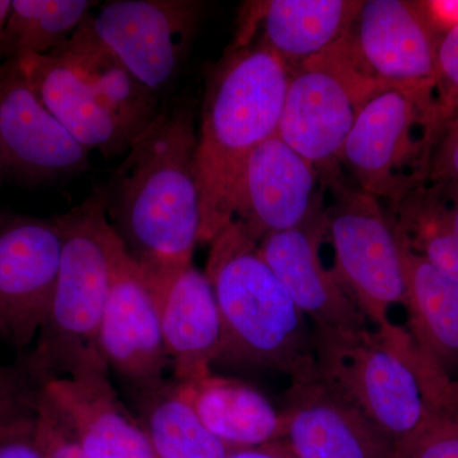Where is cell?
<instances>
[{
	"instance_id": "1",
	"label": "cell",
	"mask_w": 458,
	"mask_h": 458,
	"mask_svg": "<svg viewBox=\"0 0 458 458\" xmlns=\"http://www.w3.org/2000/svg\"><path fill=\"white\" fill-rule=\"evenodd\" d=\"M194 106L170 102L99 186L108 222L158 294L192 265L201 229Z\"/></svg>"
},
{
	"instance_id": "2",
	"label": "cell",
	"mask_w": 458,
	"mask_h": 458,
	"mask_svg": "<svg viewBox=\"0 0 458 458\" xmlns=\"http://www.w3.org/2000/svg\"><path fill=\"white\" fill-rule=\"evenodd\" d=\"M289 69L258 40L234 44L208 75L198 131L199 243L231 225L238 176L252 152L278 132Z\"/></svg>"
},
{
	"instance_id": "3",
	"label": "cell",
	"mask_w": 458,
	"mask_h": 458,
	"mask_svg": "<svg viewBox=\"0 0 458 458\" xmlns=\"http://www.w3.org/2000/svg\"><path fill=\"white\" fill-rule=\"evenodd\" d=\"M319 381L363 412L394 445L456 393L458 382L409 331H313Z\"/></svg>"
},
{
	"instance_id": "4",
	"label": "cell",
	"mask_w": 458,
	"mask_h": 458,
	"mask_svg": "<svg viewBox=\"0 0 458 458\" xmlns=\"http://www.w3.org/2000/svg\"><path fill=\"white\" fill-rule=\"evenodd\" d=\"M207 274L225 330L219 360L267 367L292 384L319 381L313 331L259 252L231 223L210 243Z\"/></svg>"
},
{
	"instance_id": "5",
	"label": "cell",
	"mask_w": 458,
	"mask_h": 458,
	"mask_svg": "<svg viewBox=\"0 0 458 458\" xmlns=\"http://www.w3.org/2000/svg\"><path fill=\"white\" fill-rule=\"evenodd\" d=\"M59 216L64 242L49 315L35 349L20 364L38 385L80 370H110L98 336L122 242L99 188Z\"/></svg>"
},
{
	"instance_id": "6",
	"label": "cell",
	"mask_w": 458,
	"mask_h": 458,
	"mask_svg": "<svg viewBox=\"0 0 458 458\" xmlns=\"http://www.w3.org/2000/svg\"><path fill=\"white\" fill-rule=\"evenodd\" d=\"M452 108L438 81L386 84L358 114L344 144L342 170L382 203L400 200L428 180Z\"/></svg>"
},
{
	"instance_id": "7",
	"label": "cell",
	"mask_w": 458,
	"mask_h": 458,
	"mask_svg": "<svg viewBox=\"0 0 458 458\" xmlns=\"http://www.w3.org/2000/svg\"><path fill=\"white\" fill-rule=\"evenodd\" d=\"M384 86L363 68L346 33L291 72L276 134L327 186L343 174L344 144L358 114Z\"/></svg>"
},
{
	"instance_id": "8",
	"label": "cell",
	"mask_w": 458,
	"mask_h": 458,
	"mask_svg": "<svg viewBox=\"0 0 458 458\" xmlns=\"http://www.w3.org/2000/svg\"><path fill=\"white\" fill-rule=\"evenodd\" d=\"M327 190L333 195L325 216L334 270L367 318L379 330L391 327L388 311L405 304L406 288L400 241L387 209L344 174Z\"/></svg>"
},
{
	"instance_id": "9",
	"label": "cell",
	"mask_w": 458,
	"mask_h": 458,
	"mask_svg": "<svg viewBox=\"0 0 458 458\" xmlns=\"http://www.w3.org/2000/svg\"><path fill=\"white\" fill-rule=\"evenodd\" d=\"M207 4L199 0H111L90 25L132 77L162 101L179 80Z\"/></svg>"
},
{
	"instance_id": "10",
	"label": "cell",
	"mask_w": 458,
	"mask_h": 458,
	"mask_svg": "<svg viewBox=\"0 0 458 458\" xmlns=\"http://www.w3.org/2000/svg\"><path fill=\"white\" fill-rule=\"evenodd\" d=\"M63 242L59 216L0 214V342L18 352L38 336L49 315Z\"/></svg>"
},
{
	"instance_id": "11",
	"label": "cell",
	"mask_w": 458,
	"mask_h": 458,
	"mask_svg": "<svg viewBox=\"0 0 458 458\" xmlns=\"http://www.w3.org/2000/svg\"><path fill=\"white\" fill-rule=\"evenodd\" d=\"M89 167V150L44 106L16 60L0 63V180L38 186Z\"/></svg>"
},
{
	"instance_id": "12",
	"label": "cell",
	"mask_w": 458,
	"mask_h": 458,
	"mask_svg": "<svg viewBox=\"0 0 458 458\" xmlns=\"http://www.w3.org/2000/svg\"><path fill=\"white\" fill-rule=\"evenodd\" d=\"M327 186L311 162L273 135L247 159L231 204V223L260 243L325 209Z\"/></svg>"
},
{
	"instance_id": "13",
	"label": "cell",
	"mask_w": 458,
	"mask_h": 458,
	"mask_svg": "<svg viewBox=\"0 0 458 458\" xmlns=\"http://www.w3.org/2000/svg\"><path fill=\"white\" fill-rule=\"evenodd\" d=\"M324 210L300 227L265 237L259 252L291 295L313 331H360L369 319L360 309L335 270H327L321 260L327 240Z\"/></svg>"
},
{
	"instance_id": "14",
	"label": "cell",
	"mask_w": 458,
	"mask_h": 458,
	"mask_svg": "<svg viewBox=\"0 0 458 458\" xmlns=\"http://www.w3.org/2000/svg\"><path fill=\"white\" fill-rule=\"evenodd\" d=\"M348 36L363 68L379 82L438 81L442 33L424 2L367 0Z\"/></svg>"
},
{
	"instance_id": "15",
	"label": "cell",
	"mask_w": 458,
	"mask_h": 458,
	"mask_svg": "<svg viewBox=\"0 0 458 458\" xmlns=\"http://www.w3.org/2000/svg\"><path fill=\"white\" fill-rule=\"evenodd\" d=\"M108 369L143 386L164 378L170 364L152 285L122 245L98 336Z\"/></svg>"
},
{
	"instance_id": "16",
	"label": "cell",
	"mask_w": 458,
	"mask_h": 458,
	"mask_svg": "<svg viewBox=\"0 0 458 458\" xmlns=\"http://www.w3.org/2000/svg\"><path fill=\"white\" fill-rule=\"evenodd\" d=\"M106 369L47 379L41 394L92 458H158L140 421L123 409Z\"/></svg>"
},
{
	"instance_id": "17",
	"label": "cell",
	"mask_w": 458,
	"mask_h": 458,
	"mask_svg": "<svg viewBox=\"0 0 458 458\" xmlns=\"http://www.w3.org/2000/svg\"><path fill=\"white\" fill-rule=\"evenodd\" d=\"M284 441L298 458H394V443L321 381L292 384Z\"/></svg>"
},
{
	"instance_id": "18",
	"label": "cell",
	"mask_w": 458,
	"mask_h": 458,
	"mask_svg": "<svg viewBox=\"0 0 458 458\" xmlns=\"http://www.w3.org/2000/svg\"><path fill=\"white\" fill-rule=\"evenodd\" d=\"M355 0H271L252 3L243 14L236 45L259 42L284 63L289 73L342 40L360 13Z\"/></svg>"
},
{
	"instance_id": "19",
	"label": "cell",
	"mask_w": 458,
	"mask_h": 458,
	"mask_svg": "<svg viewBox=\"0 0 458 458\" xmlns=\"http://www.w3.org/2000/svg\"><path fill=\"white\" fill-rule=\"evenodd\" d=\"M162 335L177 382L209 375L221 358L225 330L212 283L194 265L157 294Z\"/></svg>"
},
{
	"instance_id": "20",
	"label": "cell",
	"mask_w": 458,
	"mask_h": 458,
	"mask_svg": "<svg viewBox=\"0 0 458 458\" xmlns=\"http://www.w3.org/2000/svg\"><path fill=\"white\" fill-rule=\"evenodd\" d=\"M16 62L44 106L86 149L126 155L134 137L73 66L54 53Z\"/></svg>"
},
{
	"instance_id": "21",
	"label": "cell",
	"mask_w": 458,
	"mask_h": 458,
	"mask_svg": "<svg viewBox=\"0 0 458 458\" xmlns=\"http://www.w3.org/2000/svg\"><path fill=\"white\" fill-rule=\"evenodd\" d=\"M177 386L207 429L233 450L284 438L282 412L251 386L212 373Z\"/></svg>"
},
{
	"instance_id": "22",
	"label": "cell",
	"mask_w": 458,
	"mask_h": 458,
	"mask_svg": "<svg viewBox=\"0 0 458 458\" xmlns=\"http://www.w3.org/2000/svg\"><path fill=\"white\" fill-rule=\"evenodd\" d=\"M399 241L410 335L448 372L458 366V282Z\"/></svg>"
},
{
	"instance_id": "23",
	"label": "cell",
	"mask_w": 458,
	"mask_h": 458,
	"mask_svg": "<svg viewBox=\"0 0 458 458\" xmlns=\"http://www.w3.org/2000/svg\"><path fill=\"white\" fill-rule=\"evenodd\" d=\"M386 209L400 240L458 282V183L424 181Z\"/></svg>"
},
{
	"instance_id": "24",
	"label": "cell",
	"mask_w": 458,
	"mask_h": 458,
	"mask_svg": "<svg viewBox=\"0 0 458 458\" xmlns=\"http://www.w3.org/2000/svg\"><path fill=\"white\" fill-rule=\"evenodd\" d=\"M53 53L82 75L134 140L164 106L161 99L141 86L99 40L90 25V14L72 38Z\"/></svg>"
},
{
	"instance_id": "25",
	"label": "cell",
	"mask_w": 458,
	"mask_h": 458,
	"mask_svg": "<svg viewBox=\"0 0 458 458\" xmlns=\"http://www.w3.org/2000/svg\"><path fill=\"white\" fill-rule=\"evenodd\" d=\"M141 428L158 458H227L237 451L204 426L177 382L137 386Z\"/></svg>"
},
{
	"instance_id": "26",
	"label": "cell",
	"mask_w": 458,
	"mask_h": 458,
	"mask_svg": "<svg viewBox=\"0 0 458 458\" xmlns=\"http://www.w3.org/2000/svg\"><path fill=\"white\" fill-rule=\"evenodd\" d=\"M92 0H12L2 63L47 55L65 44L90 14Z\"/></svg>"
},
{
	"instance_id": "27",
	"label": "cell",
	"mask_w": 458,
	"mask_h": 458,
	"mask_svg": "<svg viewBox=\"0 0 458 458\" xmlns=\"http://www.w3.org/2000/svg\"><path fill=\"white\" fill-rule=\"evenodd\" d=\"M35 382L21 367L0 378V458H44L35 437Z\"/></svg>"
},
{
	"instance_id": "28",
	"label": "cell",
	"mask_w": 458,
	"mask_h": 458,
	"mask_svg": "<svg viewBox=\"0 0 458 458\" xmlns=\"http://www.w3.org/2000/svg\"><path fill=\"white\" fill-rule=\"evenodd\" d=\"M394 458H458V394L433 409L417 432L394 445Z\"/></svg>"
},
{
	"instance_id": "29",
	"label": "cell",
	"mask_w": 458,
	"mask_h": 458,
	"mask_svg": "<svg viewBox=\"0 0 458 458\" xmlns=\"http://www.w3.org/2000/svg\"><path fill=\"white\" fill-rule=\"evenodd\" d=\"M33 410L36 442L44 458H92L75 441L55 410L41 394L38 385L33 394Z\"/></svg>"
},
{
	"instance_id": "30",
	"label": "cell",
	"mask_w": 458,
	"mask_h": 458,
	"mask_svg": "<svg viewBox=\"0 0 458 458\" xmlns=\"http://www.w3.org/2000/svg\"><path fill=\"white\" fill-rule=\"evenodd\" d=\"M428 180L458 183V104L434 148Z\"/></svg>"
},
{
	"instance_id": "31",
	"label": "cell",
	"mask_w": 458,
	"mask_h": 458,
	"mask_svg": "<svg viewBox=\"0 0 458 458\" xmlns=\"http://www.w3.org/2000/svg\"><path fill=\"white\" fill-rule=\"evenodd\" d=\"M438 82L452 106L458 104V26L443 33L439 42Z\"/></svg>"
},
{
	"instance_id": "32",
	"label": "cell",
	"mask_w": 458,
	"mask_h": 458,
	"mask_svg": "<svg viewBox=\"0 0 458 458\" xmlns=\"http://www.w3.org/2000/svg\"><path fill=\"white\" fill-rule=\"evenodd\" d=\"M424 4L434 26L442 35L458 26V0H430Z\"/></svg>"
},
{
	"instance_id": "33",
	"label": "cell",
	"mask_w": 458,
	"mask_h": 458,
	"mask_svg": "<svg viewBox=\"0 0 458 458\" xmlns=\"http://www.w3.org/2000/svg\"><path fill=\"white\" fill-rule=\"evenodd\" d=\"M227 458H298L284 439L232 452Z\"/></svg>"
},
{
	"instance_id": "34",
	"label": "cell",
	"mask_w": 458,
	"mask_h": 458,
	"mask_svg": "<svg viewBox=\"0 0 458 458\" xmlns=\"http://www.w3.org/2000/svg\"><path fill=\"white\" fill-rule=\"evenodd\" d=\"M12 0H0V63H2V47L4 40L5 29L9 14H11Z\"/></svg>"
},
{
	"instance_id": "35",
	"label": "cell",
	"mask_w": 458,
	"mask_h": 458,
	"mask_svg": "<svg viewBox=\"0 0 458 458\" xmlns=\"http://www.w3.org/2000/svg\"><path fill=\"white\" fill-rule=\"evenodd\" d=\"M0 376H2V367H0Z\"/></svg>"
}]
</instances>
